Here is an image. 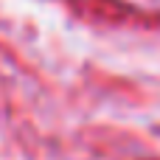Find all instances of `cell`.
Returning <instances> with one entry per match:
<instances>
[]
</instances>
